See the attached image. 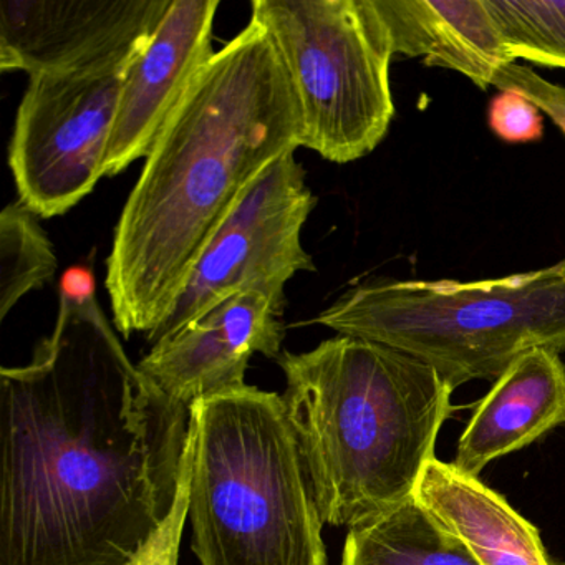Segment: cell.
Masks as SVG:
<instances>
[{
	"label": "cell",
	"instance_id": "cell-10",
	"mask_svg": "<svg viewBox=\"0 0 565 565\" xmlns=\"http://www.w3.org/2000/svg\"><path fill=\"white\" fill-rule=\"evenodd\" d=\"M286 294L244 290L151 343L138 369L177 402L194 403L246 385L256 353L282 355Z\"/></svg>",
	"mask_w": 565,
	"mask_h": 565
},
{
	"label": "cell",
	"instance_id": "cell-15",
	"mask_svg": "<svg viewBox=\"0 0 565 565\" xmlns=\"http://www.w3.org/2000/svg\"><path fill=\"white\" fill-rule=\"evenodd\" d=\"M342 565H481L422 502L406 499L349 529Z\"/></svg>",
	"mask_w": 565,
	"mask_h": 565
},
{
	"label": "cell",
	"instance_id": "cell-11",
	"mask_svg": "<svg viewBox=\"0 0 565 565\" xmlns=\"http://www.w3.org/2000/svg\"><path fill=\"white\" fill-rule=\"evenodd\" d=\"M220 6V0H171L157 34L125 78L104 177H117L148 157L188 88L214 55Z\"/></svg>",
	"mask_w": 565,
	"mask_h": 565
},
{
	"label": "cell",
	"instance_id": "cell-14",
	"mask_svg": "<svg viewBox=\"0 0 565 565\" xmlns=\"http://www.w3.org/2000/svg\"><path fill=\"white\" fill-rule=\"evenodd\" d=\"M416 499L458 535L481 565H552L537 529L478 478L451 462L426 465Z\"/></svg>",
	"mask_w": 565,
	"mask_h": 565
},
{
	"label": "cell",
	"instance_id": "cell-16",
	"mask_svg": "<svg viewBox=\"0 0 565 565\" xmlns=\"http://www.w3.org/2000/svg\"><path fill=\"white\" fill-rule=\"evenodd\" d=\"M39 220L21 201L0 213V320L57 270L54 246Z\"/></svg>",
	"mask_w": 565,
	"mask_h": 565
},
{
	"label": "cell",
	"instance_id": "cell-19",
	"mask_svg": "<svg viewBox=\"0 0 565 565\" xmlns=\"http://www.w3.org/2000/svg\"><path fill=\"white\" fill-rule=\"evenodd\" d=\"M492 87L498 90L515 88L522 95L534 102L542 114L547 115L555 127L565 135V87L551 84V82L535 74L532 68L518 64H509L495 75Z\"/></svg>",
	"mask_w": 565,
	"mask_h": 565
},
{
	"label": "cell",
	"instance_id": "cell-9",
	"mask_svg": "<svg viewBox=\"0 0 565 565\" xmlns=\"http://www.w3.org/2000/svg\"><path fill=\"white\" fill-rule=\"evenodd\" d=\"M171 0H0V71L29 77L143 54Z\"/></svg>",
	"mask_w": 565,
	"mask_h": 565
},
{
	"label": "cell",
	"instance_id": "cell-6",
	"mask_svg": "<svg viewBox=\"0 0 565 565\" xmlns=\"http://www.w3.org/2000/svg\"><path fill=\"white\" fill-rule=\"evenodd\" d=\"M296 95L300 147L337 164L372 153L395 118L388 31L373 0H254Z\"/></svg>",
	"mask_w": 565,
	"mask_h": 565
},
{
	"label": "cell",
	"instance_id": "cell-4",
	"mask_svg": "<svg viewBox=\"0 0 565 565\" xmlns=\"http://www.w3.org/2000/svg\"><path fill=\"white\" fill-rule=\"evenodd\" d=\"M193 415L191 547L201 565H327L326 524L282 395L244 385Z\"/></svg>",
	"mask_w": 565,
	"mask_h": 565
},
{
	"label": "cell",
	"instance_id": "cell-1",
	"mask_svg": "<svg viewBox=\"0 0 565 565\" xmlns=\"http://www.w3.org/2000/svg\"><path fill=\"white\" fill-rule=\"evenodd\" d=\"M191 465V406L65 274L52 335L0 370V565H177Z\"/></svg>",
	"mask_w": 565,
	"mask_h": 565
},
{
	"label": "cell",
	"instance_id": "cell-13",
	"mask_svg": "<svg viewBox=\"0 0 565 565\" xmlns=\"http://www.w3.org/2000/svg\"><path fill=\"white\" fill-rule=\"evenodd\" d=\"M393 54L449 68L488 90L509 57L486 0H373Z\"/></svg>",
	"mask_w": 565,
	"mask_h": 565
},
{
	"label": "cell",
	"instance_id": "cell-8",
	"mask_svg": "<svg viewBox=\"0 0 565 565\" xmlns=\"http://www.w3.org/2000/svg\"><path fill=\"white\" fill-rule=\"evenodd\" d=\"M316 194L296 151L267 167L231 207L194 263L170 317L148 342L186 326L244 290L284 292L296 274L316 270L302 230Z\"/></svg>",
	"mask_w": 565,
	"mask_h": 565
},
{
	"label": "cell",
	"instance_id": "cell-17",
	"mask_svg": "<svg viewBox=\"0 0 565 565\" xmlns=\"http://www.w3.org/2000/svg\"><path fill=\"white\" fill-rule=\"evenodd\" d=\"M512 62L565 71V0H486Z\"/></svg>",
	"mask_w": 565,
	"mask_h": 565
},
{
	"label": "cell",
	"instance_id": "cell-7",
	"mask_svg": "<svg viewBox=\"0 0 565 565\" xmlns=\"http://www.w3.org/2000/svg\"><path fill=\"white\" fill-rule=\"evenodd\" d=\"M140 55L29 77L9 145V168L19 201L39 217L67 213L104 177L121 87Z\"/></svg>",
	"mask_w": 565,
	"mask_h": 565
},
{
	"label": "cell",
	"instance_id": "cell-12",
	"mask_svg": "<svg viewBox=\"0 0 565 565\" xmlns=\"http://www.w3.org/2000/svg\"><path fill=\"white\" fill-rule=\"evenodd\" d=\"M565 423V363L561 353H522L479 402L458 441L455 461L461 475L479 472Z\"/></svg>",
	"mask_w": 565,
	"mask_h": 565
},
{
	"label": "cell",
	"instance_id": "cell-3",
	"mask_svg": "<svg viewBox=\"0 0 565 565\" xmlns=\"http://www.w3.org/2000/svg\"><path fill=\"white\" fill-rule=\"evenodd\" d=\"M326 524L355 527L413 498L455 408L428 363L339 335L277 359Z\"/></svg>",
	"mask_w": 565,
	"mask_h": 565
},
{
	"label": "cell",
	"instance_id": "cell-2",
	"mask_svg": "<svg viewBox=\"0 0 565 565\" xmlns=\"http://www.w3.org/2000/svg\"><path fill=\"white\" fill-rule=\"evenodd\" d=\"M292 85L250 18L201 68L145 158L115 227L107 287L115 329L151 339L207 241L267 167L300 148Z\"/></svg>",
	"mask_w": 565,
	"mask_h": 565
},
{
	"label": "cell",
	"instance_id": "cell-5",
	"mask_svg": "<svg viewBox=\"0 0 565 565\" xmlns=\"http://www.w3.org/2000/svg\"><path fill=\"white\" fill-rule=\"evenodd\" d=\"M408 353L452 388L498 380L522 353L565 350V259L499 279H376L313 320Z\"/></svg>",
	"mask_w": 565,
	"mask_h": 565
},
{
	"label": "cell",
	"instance_id": "cell-18",
	"mask_svg": "<svg viewBox=\"0 0 565 565\" xmlns=\"http://www.w3.org/2000/svg\"><path fill=\"white\" fill-rule=\"evenodd\" d=\"M489 128L505 143H532L544 135V114L515 88L499 90L488 110Z\"/></svg>",
	"mask_w": 565,
	"mask_h": 565
}]
</instances>
